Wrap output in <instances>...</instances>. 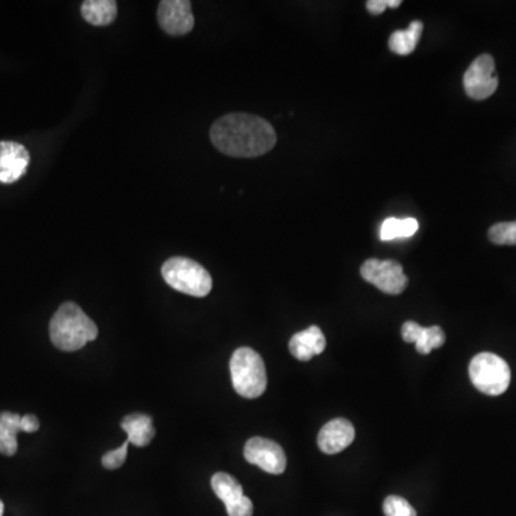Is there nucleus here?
<instances>
[{
  "label": "nucleus",
  "instance_id": "nucleus-2",
  "mask_svg": "<svg viewBox=\"0 0 516 516\" xmlns=\"http://www.w3.org/2000/svg\"><path fill=\"white\" fill-rule=\"evenodd\" d=\"M51 340L63 352H77L98 337V327L80 305L68 302L61 305L49 324Z\"/></svg>",
  "mask_w": 516,
  "mask_h": 516
},
{
  "label": "nucleus",
  "instance_id": "nucleus-3",
  "mask_svg": "<svg viewBox=\"0 0 516 516\" xmlns=\"http://www.w3.org/2000/svg\"><path fill=\"white\" fill-rule=\"evenodd\" d=\"M232 386L246 399L260 398L267 389L263 357L249 347H239L230 361Z\"/></svg>",
  "mask_w": 516,
  "mask_h": 516
},
{
  "label": "nucleus",
  "instance_id": "nucleus-11",
  "mask_svg": "<svg viewBox=\"0 0 516 516\" xmlns=\"http://www.w3.org/2000/svg\"><path fill=\"white\" fill-rule=\"evenodd\" d=\"M354 432L353 425L347 419H333L326 423L320 430L317 444L320 451L326 455H336L344 451L346 447L353 444Z\"/></svg>",
  "mask_w": 516,
  "mask_h": 516
},
{
  "label": "nucleus",
  "instance_id": "nucleus-24",
  "mask_svg": "<svg viewBox=\"0 0 516 516\" xmlns=\"http://www.w3.org/2000/svg\"><path fill=\"white\" fill-rule=\"evenodd\" d=\"M39 420L35 415H24L22 416V430L26 432V434H33L39 429Z\"/></svg>",
  "mask_w": 516,
  "mask_h": 516
},
{
  "label": "nucleus",
  "instance_id": "nucleus-6",
  "mask_svg": "<svg viewBox=\"0 0 516 516\" xmlns=\"http://www.w3.org/2000/svg\"><path fill=\"white\" fill-rule=\"evenodd\" d=\"M363 280L386 295H402L409 285V278L403 273L402 264L395 260H379L369 258L361 267Z\"/></svg>",
  "mask_w": 516,
  "mask_h": 516
},
{
  "label": "nucleus",
  "instance_id": "nucleus-12",
  "mask_svg": "<svg viewBox=\"0 0 516 516\" xmlns=\"http://www.w3.org/2000/svg\"><path fill=\"white\" fill-rule=\"evenodd\" d=\"M402 337L406 343H415L420 354H429L446 342L444 330L439 326L422 327L416 322H406L402 326Z\"/></svg>",
  "mask_w": 516,
  "mask_h": 516
},
{
  "label": "nucleus",
  "instance_id": "nucleus-16",
  "mask_svg": "<svg viewBox=\"0 0 516 516\" xmlns=\"http://www.w3.org/2000/svg\"><path fill=\"white\" fill-rule=\"evenodd\" d=\"M82 18L94 26H108L117 18L118 7L114 0H87L80 6Z\"/></svg>",
  "mask_w": 516,
  "mask_h": 516
},
{
  "label": "nucleus",
  "instance_id": "nucleus-18",
  "mask_svg": "<svg viewBox=\"0 0 516 516\" xmlns=\"http://www.w3.org/2000/svg\"><path fill=\"white\" fill-rule=\"evenodd\" d=\"M423 33V23L420 21H413L406 31L393 32L389 39V48L398 55H410L419 43Z\"/></svg>",
  "mask_w": 516,
  "mask_h": 516
},
{
  "label": "nucleus",
  "instance_id": "nucleus-23",
  "mask_svg": "<svg viewBox=\"0 0 516 516\" xmlns=\"http://www.w3.org/2000/svg\"><path fill=\"white\" fill-rule=\"evenodd\" d=\"M400 5H402L400 0H369L368 4H366V9H368L371 14H381L388 7L396 9V7L400 6Z\"/></svg>",
  "mask_w": 516,
  "mask_h": 516
},
{
  "label": "nucleus",
  "instance_id": "nucleus-7",
  "mask_svg": "<svg viewBox=\"0 0 516 516\" xmlns=\"http://www.w3.org/2000/svg\"><path fill=\"white\" fill-rule=\"evenodd\" d=\"M495 60L488 53L478 56L464 75V92L471 99L483 101L498 89Z\"/></svg>",
  "mask_w": 516,
  "mask_h": 516
},
{
  "label": "nucleus",
  "instance_id": "nucleus-22",
  "mask_svg": "<svg viewBox=\"0 0 516 516\" xmlns=\"http://www.w3.org/2000/svg\"><path fill=\"white\" fill-rule=\"evenodd\" d=\"M129 444H131V442L127 439L124 445L118 447V449L107 452V454L102 456V464H104L105 468L109 469V471L121 468L124 462L127 461V452H128Z\"/></svg>",
  "mask_w": 516,
  "mask_h": 516
},
{
  "label": "nucleus",
  "instance_id": "nucleus-15",
  "mask_svg": "<svg viewBox=\"0 0 516 516\" xmlns=\"http://www.w3.org/2000/svg\"><path fill=\"white\" fill-rule=\"evenodd\" d=\"M22 430V416L18 413H0V454L14 456L18 451V434Z\"/></svg>",
  "mask_w": 516,
  "mask_h": 516
},
{
  "label": "nucleus",
  "instance_id": "nucleus-25",
  "mask_svg": "<svg viewBox=\"0 0 516 516\" xmlns=\"http://www.w3.org/2000/svg\"><path fill=\"white\" fill-rule=\"evenodd\" d=\"M5 505L2 501H0V516H4Z\"/></svg>",
  "mask_w": 516,
  "mask_h": 516
},
{
  "label": "nucleus",
  "instance_id": "nucleus-10",
  "mask_svg": "<svg viewBox=\"0 0 516 516\" xmlns=\"http://www.w3.org/2000/svg\"><path fill=\"white\" fill-rule=\"evenodd\" d=\"M31 163V154L22 144L0 143V183L12 184L23 177Z\"/></svg>",
  "mask_w": 516,
  "mask_h": 516
},
{
  "label": "nucleus",
  "instance_id": "nucleus-1",
  "mask_svg": "<svg viewBox=\"0 0 516 516\" xmlns=\"http://www.w3.org/2000/svg\"><path fill=\"white\" fill-rule=\"evenodd\" d=\"M212 145L220 153L234 158H256L276 146L277 136L273 125L257 115H224L212 124L210 131Z\"/></svg>",
  "mask_w": 516,
  "mask_h": 516
},
{
  "label": "nucleus",
  "instance_id": "nucleus-14",
  "mask_svg": "<svg viewBox=\"0 0 516 516\" xmlns=\"http://www.w3.org/2000/svg\"><path fill=\"white\" fill-rule=\"evenodd\" d=\"M121 427L127 432L129 442L138 447L146 446L155 436L153 417L143 413L125 416Z\"/></svg>",
  "mask_w": 516,
  "mask_h": 516
},
{
  "label": "nucleus",
  "instance_id": "nucleus-4",
  "mask_svg": "<svg viewBox=\"0 0 516 516\" xmlns=\"http://www.w3.org/2000/svg\"><path fill=\"white\" fill-rule=\"evenodd\" d=\"M161 273L166 285L184 295L205 297L212 288L211 274L202 264L187 257H173L166 260Z\"/></svg>",
  "mask_w": 516,
  "mask_h": 516
},
{
  "label": "nucleus",
  "instance_id": "nucleus-20",
  "mask_svg": "<svg viewBox=\"0 0 516 516\" xmlns=\"http://www.w3.org/2000/svg\"><path fill=\"white\" fill-rule=\"evenodd\" d=\"M488 237L496 246H516V221L493 224Z\"/></svg>",
  "mask_w": 516,
  "mask_h": 516
},
{
  "label": "nucleus",
  "instance_id": "nucleus-17",
  "mask_svg": "<svg viewBox=\"0 0 516 516\" xmlns=\"http://www.w3.org/2000/svg\"><path fill=\"white\" fill-rule=\"evenodd\" d=\"M212 491L215 495L221 499L226 508L236 505L244 498L243 486L239 485L234 476L229 475L226 472L215 474L211 479Z\"/></svg>",
  "mask_w": 516,
  "mask_h": 516
},
{
  "label": "nucleus",
  "instance_id": "nucleus-9",
  "mask_svg": "<svg viewBox=\"0 0 516 516\" xmlns=\"http://www.w3.org/2000/svg\"><path fill=\"white\" fill-rule=\"evenodd\" d=\"M156 16L161 29L171 36L187 35L194 28V14L188 0H163Z\"/></svg>",
  "mask_w": 516,
  "mask_h": 516
},
{
  "label": "nucleus",
  "instance_id": "nucleus-8",
  "mask_svg": "<svg viewBox=\"0 0 516 516\" xmlns=\"http://www.w3.org/2000/svg\"><path fill=\"white\" fill-rule=\"evenodd\" d=\"M244 457L249 464H256L273 475L283 474L287 464L283 447L266 437H251L244 447Z\"/></svg>",
  "mask_w": 516,
  "mask_h": 516
},
{
  "label": "nucleus",
  "instance_id": "nucleus-13",
  "mask_svg": "<svg viewBox=\"0 0 516 516\" xmlns=\"http://www.w3.org/2000/svg\"><path fill=\"white\" fill-rule=\"evenodd\" d=\"M290 353L300 361H310L313 357L319 356L326 349V337L322 329L310 326L309 329L296 333L288 343Z\"/></svg>",
  "mask_w": 516,
  "mask_h": 516
},
{
  "label": "nucleus",
  "instance_id": "nucleus-19",
  "mask_svg": "<svg viewBox=\"0 0 516 516\" xmlns=\"http://www.w3.org/2000/svg\"><path fill=\"white\" fill-rule=\"evenodd\" d=\"M419 230V222L417 220L408 217V219H390L385 220L380 227L381 241H392L396 239H409L415 236Z\"/></svg>",
  "mask_w": 516,
  "mask_h": 516
},
{
  "label": "nucleus",
  "instance_id": "nucleus-5",
  "mask_svg": "<svg viewBox=\"0 0 516 516\" xmlns=\"http://www.w3.org/2000/svg\"><path fill=\"white\" fill-rule=\"evenodd\" d=\"M469 378L479 392L499 396L510 388L511 369L502 357L493 353H479L469 364Z\"/></svg>",
  "mask_w": 516,
  "mask_h": 516
},
{
  "label": "nucleus",
  "instance_id": "nucleus-21",
  "mask_svg": "<svg viewBox=\"0 0 516 516\" xmlns=\"http://www.w3.org/2000/svg\"><path fill=\"white\" fill-rule=\"evenodd\" d=\"M383 512L386 516H416L415 508L405 498L396 495L385 499Z\"/></svg>",
  "mask_w": 516,
  "mask_h": 516
}]
</instances>
